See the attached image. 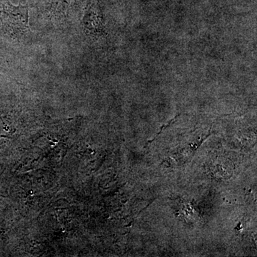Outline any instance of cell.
Returning a JSON list of instances; mask_svg holds the SVG:
<instances>
[{
	"label": "cell",
	"mask_w": 257,
	"mask_h": 257,
	"mask_svg": "<svg viewBox=\"0 0 257 257\" xmlns=\"http://www.w3.org/2000/svg\"><path fill=\"white\" fill-rule=\"evenodd\" d=\"M6 21L16 33H25L30 30L29 26L28 9L25 5H12L9 3L6 6Z\"/></svg>",
	"instance_id": "obj_1"
},
{
	"label": "cell",
	"mask_w": 257,
	"mask_h": 257,
	"mask_svg": "<svg viewBox=\"0 0 257 257\" xmlns=\"http://www.w3.org/2000/svg\"><path fill=\"white\" fill-rule=\"evenodd\" d=\"M49 144H50V145H52V146H55V143H54L52 141V142H49Z\"/></svg>",
	"instance_id": "obj_5"
},
{
	"label": "cell",
	"mask_w": 257,
	"mask_h": 257,
	"mask_svg": "<svg viewBox=\"0 0 257 257\" xmlns=\"http://www.w3.org/2000/svg\"><path fill=\"white\" fill-rule=\"evenodd\" d=\"M82 22L87 34L100 35L105 33V22L100 7L95 0H90L89 2Z\"/></svg>",
	"instance_id": "obj_2"
},
{
	"label": "cell",
	"mask_w": 257,
	"mask_h": 257,
	"mask_svg": "<svg viewBox=\"0 0 257 257\" xmlns=\"http://www.w3.org/2000/svg\"><path fill=\"white\" fill-rule=\"evenodd\" d=\"M52 142H53L54 143H57V142H58V140H57V139H52Z\"/></svg>",
	"instance_id": "obj_4"
},
{
	"label": "cell",
	"mask_w": 257,
	"mask_h": 257,
	"mask_svg": "<svg viewBox=\"0 0 257 257\" xmlns=\"http://www.w3.org/2000/svg\"><path fill=\"white\" fill-rule=\"evenodd\" d=\"M74 0H52V10L57 15H64L70 9Z\"/></svg>",
	"instance_id": "obj_3"
}]
</instances>
